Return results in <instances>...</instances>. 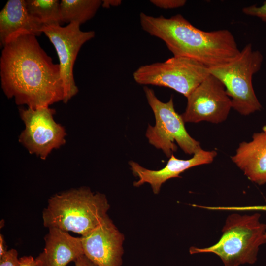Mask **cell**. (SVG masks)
I'll return each mask as SVG.
<instances>
[{
	"mask_svg": "<svg viewBox=\"0 0 266 266\" xmlns=\"http://www.w3.org/2000/svg\"><path fill=\"white\" fill-rule=\"evenodd\" d=\"M19 113L25 128L19 142L31 154L45 160L54 149L66 143L65 128L54 119V109L48 107L20 108Z\"/></svg>",
	"mask_w": 266,
	"mask_h": 266,
	"instance_id": "obj_8",
	"label": "cell"
},
{
	"mask_svg": "<svg viewBox=\"0 0 266 266\" xmlns=\"http://www.w3.org/2000/svg\"><path fill=\"white\" fill-rule=\"evenodd\" d=\"M263 61L262 53L254 50L249 43L233 60L208 68L209 74L224 85L232 108L242 115H248L262 108L254 90L252 77L260 70Z\"/></svg>",
	"mask_w": 266,
	"mask_h": 266,
	"instance_id": "obj_5",
	"label": "cell"
},
{
	"mask_svg": "<svg viewBox=\"0 0 266 266\" xmlns=\"http://www.w3.org/2000/svg\"><path fill=\"white\" fill-rule=\"evenodd\" d=\"M209 74L208 67L199 61L173 56L141 66L133 75L139 84L168 87L187 98Z\"/></svg>",
	"mask_w": 266,
	"mask_h": 266,
	"instance_id": "obj_7",
	"label": "cell"
},
{
	"mask_svg": "<svg viewBox=\"0 0 266 266\" xmlns=\"http://www.w3.org/2000/svg\"><path fill=\"white\" fill-rule=\"evenodd\" d=\"M110 205L105 195L81 187L56 194L42 212L44 227L84 236L107 215Z\"/></svg>",
	"mask_w": 266,
	"mask_h": 266,
	"instance_id": "obj_3",
	"label": "cell"
},
{
	"mask_svg": "<svg viewBox=\"0 0 266 266\" xmlns=\"http://www.w3.org/2000/svg\"><path fill=\"white\" fill-rule=\"evenodd\" d=\"M3 235L0 234V258L2 257L8 250L6 249Z\"/></svg>",
	"mask_w": 266,
	"mask_h": 266,
	"instance_id": "obj_24",
	"label": "cell"
},
{
	"mask_svg": "<svg viewBox=\"0 0 266 266\" xmlns=\"http://www.w3.org/2000/svg\"><path fill=\"white\" fill-rule=\"evenodd\" d=\"M43 26L29 13L26 0H9L0 12V46L21 34L39 36Z\"/></svg>",
	"mask_w": 266,
	"mask_h": 266,
	"instance_id": "obj_13",
	"label": "cell"
},
{
	"mask_svg": "<svg viewBox=\"0 0 266 266\" xmlns=\"http://www.w3.org/2000/svg\"><path fill=\"white\" fill-rule=\"evenodd\" d=\"M216 155L215 151H206L202 149L187 160L178 159L172 154L166 166L157 170L147 169L133 161H129V164L133 175L139 178L138 181L133 182L134 186L139 187L144 183H149L153 193L157 194L162 184L167 180L179 177L181 173L192 167L212 163Z\"/></svg>",
	"mask_w": 266,
	"mask_h": 266,
	"instance_id": "obj_12",
	"label": "cell"
},
{
	"mask_svg": "<svg viewBox=\"0 0 266 266\" xmlns=\"http://www.w3.org/2000/svg\"><path fill=\"white\" fill-rule=\"evenodd\" d=\"M187 99V106L181 115L185 123H220L226 120L232 108L224 85L210 74Z\"/></svg>",
	"mask_w": 266,
	"mask_h": 266,
	"instance_id": "obj_10",
	"label": "cell"
},
{
	"mask_svg": "<svg viewBox=\"0 0 266 266\" xmlns=\"http://www.w3.org/2000/svg\"><path fill=\"white\" fill-rule=\"evenodd\" d=\"M48 229L44 249L35 258L39 266H66L84 254L80 237L57 228Z\"/></svg>",
	"mask_w": 266,
	"mask_h": 266,
	"instance_id": "obj_14",
	"label": "cell"
},
{
	"mask_svg": "<svg viewBox=\"0 0 266 266\" xmlns=\"http://www.w3.org/2000/svg\"><path fill=\"white\" fill-rule=\"evenodd\" d=\"M143 89L155 119V125L149 124L146 132L149 143L162 150L167 157L177 150L174 142L187 154L194 155L201 149L200 143L187 132L181 115L175 110L173 97L163 102L156 97L153 90L146 86Z\"/></svg>",
	"mask_w": 266,
	"mask_h": 266,
	"instance_id": "obj_6",
	"label": "cell"
},
{
	"mask_svg": "<svg viewBox=\"0 0 266 266\" xmlns=\"http://www.w3.org/2000/svg\"><path fill=\"white\" fill-rule=\"evenodd\" d=\"M77 23L68 24L65 27L45 25L42 29L57 52L60 66L61 76L65 92L64 103L75 96L78 91L73 75V66L82 46L94 37L93 31H82Z\"/></svg>",
	"mask_w": 266,
	"mask_h": 266,
	"instance_id": "obj_9",
	"label": "cell"
},
{
	"mask_svg": "<svg viewBox=\"0 0 266 266\" xmlns=\"http://www.w3.org/2000/svg\"><path fill=\"white\" fill-rule=\"evenodd\" d=\"M36 36L23 34L3 47L0 59L1 86L17 105L36 109L64 101L59 64H54Z\"/></svg>",
	"mask_w": 266,
	"mask_h": 266,
	"instance_id": "obj_1",
	"label": "cell"
},
{
	"mask_svg": "<svg viewBox=\"0 0 266 266\" xmlns=\"http://www.w3.org/2000/svg\"><path fill=\"white\" fill-rule=\"evenodd\" d=\"M75 266H98L84 254L79 256L74 262Z\"/></svg>",
	"mask_w": 266,
	"mask_h": 266,
	"instance_id": "obj_22",
	"label": "cell"
},
{
	"mask_svg": "<svg viewBox=\"0 0 266 266\" xmlns=\"http://www.w3.org/2000/svg\"><path fill=\"white\" fill-rule=\"evenodd\" d=\"M84 255L98 266H122L124 235L108 215L80 237Z\"/></svg>",
	"mask_w": 266,
	"mask_h": 266,
	"instance_id": "obj_11",
	"label": "cell"
},
{
	"mask_svg": "<svg viewBox=\"0 0 266 266\" xmlns=\"http://www.w3.org/2000/svg\"><path fill=\"white\" fill-rule=\"evenodd\" d=\"M150 1L157 7L170 9L184 6L187 1L185 0H151Z\"/></svg>",
	"mask_w": 266,
	"mask_h": 266,
	"instance_id": "obj_19",
	"label": "cell"
},
{
	"mask_svg": "<svg viewBox=\"0 0 266 266\" xmlns=\"http://www.w3.org/2000/svg\"><path fill=\"white\" fill-rule=\"evenodd\" d=\"M260 214L229 215L222 230L219 240L210 247H191L190 254L213 253L225 266L253 264L257 260L260 247L266 242V225L260 221Z\"/></svg>",
	"mask_w": 266,
	"mask_h": 266,
	"instance_id": "obj_4",
	"label": "cell"
},
{
	"mask_svg": "<svg viewBox=\"0 0 266 266\" xmlns=\"http://www.w3.org/2000/svg\"><path fill=\"white\" fill-rule=\"evenodd\" d=\"M139 20L142 29L162 40L174 56L195 60L208 68L229 63L240 52L228 30L204 31L180 14L166 18L141 12Z\"/></svg>",
	"mask_w": 266,
	"mask_h": 266,
	"instance_id": "obj_2",
	"label": "cell"
},
{
	"mask_svg": "<svg viewBox=\"0 0 266 266\" xmlns=\"http://www.w3.org/2000/svg\"><path fill=\"white\" fill-rule=\"evenodd\" d=\"M242 11L247 15L258 17L266 22V0L260 6L255 5L246 6Z\"/></svg>",
	"mask_w": 266,
	"mask_h": 266,
	"instance_id": "obj_18",
	"label": "cell"
},
{
	"mask_svg": "<svg viewBox=\"0 0 266 266\" xmlns=\"http://www.w3.org/2000/svg\"><path fill=\"white\" fill-rule=\"evenodd\" d=\"M18 253L16 250L11 249L0 258V266H18Z\"/></svg>",
	"mask_w": 266,
	"mask_h": 266,
	"instance_id": "obj_20",
	"label": "cell"
},
{
	"mask_svg": "<svg viewBox=\"0 0 266 266\" xmlns=\"http://www.w3.org/2000/svg\"><path fill=\"white\" fill-rule=\"evenodd\" d=\"M102 6L104 8H109L111 6H118L121 4L120 0H102Z\"/></svg>",
	"mask_w": 266,
	"mask_h": 266,
	"instance_id": "obj_23",
	"label": "cell"
},
{
	"mask_svg": "<svg viewBox=\"0 0 266 266\" xmlns=\"http://www.w3.org/2000/svg\"><path fill=\"white\" fill-rule=\"evenodd\" d=\"M265 235H266V233H265Z\"/></svg>",
	"mask_w": 266,
	"mask_h": 266,
	"instance_id": "obj_25",
	"label": "cell"
},
{
	"mask_svg": "<svg viewBox=\"0 0 266 266\" xmlns=\"http://www.w3.org/2000/svg\"><path fill=\"white\" fill-rule=\"evenodd\" d=\"M18 266H39L36 259L32 256H24L19 258Z\"/></svg>",
	"mask_w": 266,
	"mask_h": 266,
	"instance_id": "obj_21",
	"label": "cell"
},
{
	"mask_svg": "<svg viewBox=\"0 0 266 266\" xmlns=\"http://www.w3.org/2000/svg\"><path fill=\"white\" fill-rule=\"evenodd\" d=\"M102 2L100 0H62L60 5L62 23H84L95 16Z\"/></svg>",
	"mask_w": 266,
	"mask_h": 266,
	"instance_id": "obj_16",
	"label": "cell"
},
{
	"mask_svg": "<svg viewBox=\"0 0 266 266\" xmlns=\"http://www.w3.org/2000/svg\"><path fill=\"white\" fill-rule=\"evenodd\" d=\"M29 13L43 26L61 25L60 2L58 0H27Z\"/></svg>",
	"mask_w": 266,
	"mask_h": 266,
	"instance_id": "obj_17",
	"label": "cell"
},
{
	"mask_svg": "<svg viewBox=\"0 0 266 266\" xmlns=\"http://www.w3.org/2000/svg\"><path fill=\"white\" fill-rule=\"evenodd\" d=\"M231 159L251 181L266 184V129L254 133L251 141L241 142Z\"/></svg>",
	"mask_w": 266,
	"mask_h": 266,
	"instance_id": "obj_15",
	"label": "cell"
}]
</instances>
